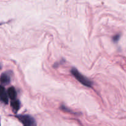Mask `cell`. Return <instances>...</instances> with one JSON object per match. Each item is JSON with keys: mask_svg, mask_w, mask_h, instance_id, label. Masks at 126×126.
I'll return each mask as SVG.
<instances>
[{"mask_svg": "<svg viewBox=\"0 0 126 126\" xmlns=\"http://www.w3.org/2000/svg\"><path fill=\"white\" fill-rule=\"evenodd\" d=\"M71 73L72 74V75H73L75 76V78L78 80L79 82H81L82 84H83L84 86H87V87H92V83L89 79L85 77L84 76H83L82 75H81L76 68H72L71 70Z\"/></svg>", "mask_w": 126, "mask_h": 126, "instance_id": "cell-1", "label": "cell"}, {"mask_svg": "<svg viewBox=\"0 0 126 126\" xmlns=\"http://www.w3.org/2000/svg\"><path fill=\"white\" fill-rule=\"evenodd\" d=\"M17 118L23 126H37L36 121L34 118L30 115H18Z\"/></svg>", "mask_w": 126, "mask_h": 126, "instance_id": "cell-2", "label": "cell"}, {"mask_svg": "<svg viewBox=\"0 0 126 126\" xmlns=\"http://www.w3.org/2000/svg\"><path fill=\"white\" fill-rule=\"evenodd\" d=\"M0 100L7 104L8 103V96L4 87L0 86Z\"/></svg>", "mask_w": 126, "mask_h": 126, "instance_id": "cell-3", "label": "cell"}, {"mask_svg": "<svg viewBox=\"0 0 126 126\" xmlns=\"http://www.w3.org/2000/svg\"><path fill=\"white\" fill-rule=\"evenodd\" d=\"M10 81H11V78H10V76L9 74H7V73H4L1 75V77H0V82L2 84H9Z\"/></svg>", "mask_w": 126, "mask_h": 126, "instance_id": "cell-4", "label": "cell"}, {"mask_svg": "<svg viewBox=\"0 0 126 126\" xmlns=\"http://www.w3.org/2000/svg\"><path fill=\"white\" fill-rule=\"evenodd\" d=\"M7 94H8L9 97V98L11 100H14L16 98V97H17V92H16V91L14 87H9V89L7 90Z\"/></svg>", "mask_w": 126, "mask_h": 126, "instance_id": "cell-5", "label": "cell"}, {"mask_svg": "<svg viewBox=\"0 0 126 126\" xmlns=\"http://www.w3.org/2000/svg\"><path fill=\"white\" fill-rule=\"evenodd\" d=\"M11 107H12L15 111H17L20 107V103L17 100H14V101L11 102Z\"/></svg>", "mask_w": 126, "mask_h": 126, "instance_id": "cell-6", "label": "cell"}, {"mask_svg": "<svg viewBox=\"0 0 126 126\" xmlns=\"http://www.w3.org/2000/svg\"><path fill=\"white\" fill-rule=\"evenodd\" d=\"M119 35L115 36L113 38V41H117L119 39Z\"/></svg>", "mask_w": 126, "mask_h": 126, "instance_id": "cell-7", "label": "cell"}, {"mask_svg": "<svg viewBox=\"0 0 126 126\" xmlns=\"http://www.w3.org/2000/svg\"><path fill=\"white\" fill-rule=\"evenodd\" d=\"M1 64H0V70H1Z\"/></svg>", "mask_w": 126, "mask_h": 126, "instance_id": "cell-8", "label": "cell"}]
</instances>
